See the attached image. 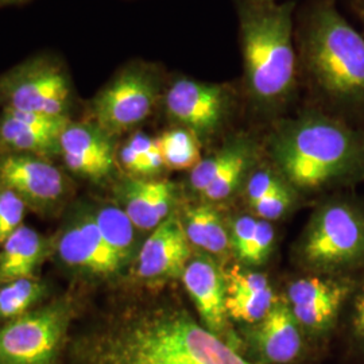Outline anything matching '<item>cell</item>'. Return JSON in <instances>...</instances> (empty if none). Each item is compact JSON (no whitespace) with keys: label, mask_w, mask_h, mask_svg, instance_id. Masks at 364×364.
I'll use <instances>...</instances> for the list:
<instances>
[{"label":"cell","mask_w":364,"mask_h":364,"mask_svg":"<svg viewBox=\"0 0 364 364\" xmlns=\"http://www.w3.org/2000/svg\"><path fill=\"white\" fill-rule=\"evenodd\" d=\"M358 287L351 275H309L287 287V304L309 344L331 338L338 318Z\"/></svg>","instance_id":"9c48e42d"},{"label":"cell","mask_w":364,"mask_h":364,"mask_svg":"<svg viewBox=\"0 0 364 364\" xmlns=\"http://www.w3.org/2000/svg\"><path fill=\"white\" fill-rule=\"evenodd\" d=\"M275 245V231L272 223L259 219L257 231L239 260L248 266H260L269 259Z\"/></svg>","instance_id":"f546056e"},{"label":"cell","mask_w":364,"mask_h":364,"mask_svg":"<svg viewBox=\"0 0 364 364\" xmlns=\"http://www.w3.org/2000/svg\"><path fill=\"white\" fill-rule=\"evenodd\" d=\"M58 254L66 264L97 275L119 272L123 264L107 246L93 215L81 216L58 240Z\"/></svg>","instance_id":"2e32d148"},{"label":"cell","mask_w":364,"mask_h":364,"mask_svg":"<svg viewBox=\"0 0 364 364\" xmlns=\"http://www.w3.org/2000/svg\"><path fill=\"white\" fill-rule=\"evenodd\" d=\"M183 287L195 304L198 321L210 333L245 353L239 332L231 326L225 309L227 284L224 272L208 255L192 257L181 275Z\"/></svg>","instance_id":"7c38bea8"},{"label":"cell","mask_w":364,"mask_h":364,"mask_svg":"<svg viewBox=\"0 0 364 364\" xmlns=\"http://www.w3.org/2000/svg\"><path fill=\"white\" fill-rule=\"evenodd\" d=\"M60 138V135L27 124L9 111H4L0 122V142L16 153L37 156L61 153Z\"/></svg>","instance_id":"ffe728a7"},{"label":"cell","mask_w":364,"mask_h":364,"mask_svg":"<svg viewBox=\"0 0 364 364\" xmlns=\"http://www.w3.org/2000/svg\"><path fill=\"white\" fill-rule=\"evenodd\" d=\"M166 115L176 127L191 131L200 144L219 135L234 115L237 92L228 82L174 76L164 92Z\"/></svg>","instance_id":"52a82bcc"},{"label":"cell","mask_w":364,"mask_h":364,"mask_svg":"<svg viewBox=\"0 0 364 364\" xmlns=\"http://www.w3.org/2000/svg\"><path fill=\"white\" fill-rule=\"evenodd\" d=\"M45 296V287L34 278H22L0 289V320H13Z\"/></svg>","instance_id":"cb8c5ba5"},{"label":"cell","mask_w":364,"mask_h":364,"mask_svg":"<svg viewBox=\"0 0 364 364\" xmlns=\"http://www.w3.org/2000/svg\"><path fill=\"white\" fill-rule=\"evenodd\" d=\"M120 208L136 230L150 231L169 219L176 198V186L166 180L130 178L119 186Z\"/></svg>","instance_id":"e0dca14e"},{"label":"cell","mask_w":364,"mask_h":364,"mask_svg":"<svg viewBox=\"0 0 364 364\" xmlns=\"http://www.w3.org/2000/svg\"><path fill=\"white\" fill-rule=\"evenodd\" d=\"M227 284V296H251L272 290L264 274L243 272L237 266L224 272Z\"/></svg>","instance_id":"f1b7e54d"},{"label":"cell","mask_w":364,"mask_h":364,"mask_svg":"<svg viewBox=\"0 0 364 364\" xmlns=\"http://www.w3.org/2000/svg\"><path fill=\"white\" fill-rule=\"evenodd\" d=\"M182 225L192 246L201 248L213 257L227 252L230 234L220 213L210 205H196L186 209Z\"/></svg>","instance_id":"d6986e66"},{"label":"cell","mask_w":364,"mask_h":364,"mask_svg":"<svg viewBox=\"0 0 364 364\" xmlns=\"http://www.w3.org/2000/svg\"><path fill=\"white\" fill-rule=\"evenodd\" d=\"M192 258V245L182 221L170 216L146 239L136 259V273L144 279L181 277Z\"/></svg>","instance_id":"9a60e30c"},{"label":"cell","mask_w":364,"mask_h":364,"mask_svg":"<svg viewBox=\"0 0 364 364\" xmlns=\"http://www.w3.org/2000/svg\"><path fill=\"white\" fill-rule=\"evenodd\" d=\"M107 246L124 266L131 259L135 245L136 227L120 207L107 205L93 215Z\"/></svg>","instance_id":"44dd1931"},{"label":"cell","mask_w":364,"mask_h":364,"mask_svg":"<svg viewBox=\"0 0 364 364\" xmlns=\"http://www.w3.org/2000/svg\"><path fill=\"white\" fill-rule=\"evenodd\" d=\"M258 221L259 219L251 215H242V216H237L232 223L231 232H230V245L237 259L242 257V254L246 251L248 245L251 243L257 231Z\"/></svg>","instance_id":"d6a6232c"},{"label":"cell","mask_w":364,"mask_h":364,"mask_svg":"<svg viewBox=\"0 0 364 364\" xmlns=\"http://www.w3.org/2000/svg\"><path fill=\"white\" fill-rule=\"evenodd\" d=\"M1 246L0 284L33 278L45 251L42 236L30 227L21 225Z\"/></svg>","instance_id":"ac0fdd59"},{"label":"cell","mask_w":364,"mask_h":364,"mask_svg":"<svg viewBox=\"0 0 364 364\" xmlns=\"http://www.w3.org/2000/svg\"><path fill=\"white\" fill-rule=\"evenodd\" d=\"M264 150L293 189L314 192L364 176L363 132L324 112L278 122Z\"/></svg>","instance_id":"7a4b0ae2"},{"label":"cell","mask_w":364,"mask_h":364,"mask_svg":"<svg viewBox=\"0 0 364 364\" xmlns=\"http://www.w3.org/2000/svg\"><path fill=\"white\" fill-rule=\"evenodd\" d=\"M296 259L317 275L346 277L364 269V208L332 198L316 209L296 245Z\"/></svg>","instance_id":"5b68a950"},{"label":"cell","mask_w":364,"mask_h":364,"mask_svg":"<svg viewBox=\"0 0 364 364\" xmlns=\"http://www.w3.org/2000/svg\"><path fill=\"white\" fill-rule=\"evenodd\" d=\"M26 203L10 189L0 192V245L23 225Z\"/></svg>","instance_id":"83f0119b"},{"label":"cell","mask_w":364,"mask_h":364,"mask_svg":"<svg viewBox=\"0 0 364 364\" xmlns=\"http://www.w3.org/2000/svg\"><path fill=\"white\" fill-rule=\"evenodd\" d=\"M0 99L15 111L65 115L70 82L63 65L36 58L11 69L0 78Z\"/></svg>","instance_id":"30bf717a"},{"label":"cell","mask_w":364,"mask_h":364,"mask_svg":"<svg viewBox=\"0 0 364 364\" xmlns=\"http://www.w3.org/2000/svg\"><path fill=\"white\" fill-rule=\"evenodd\" d=\"M239 335L245 355L263 364H299L311 348L287 299H278L259 323L242 326Z\"/></svg>","instance_id":"8fae6325"},{"label":"cell","mask_w":364,"mask_h":364,"mask_svg":"<svg viewBox=\"0 0 364 364\" xmlns=\"http://www.w3.org/2000/svg\"><path fill=\"white\" fill-rule=\"evenodd\" d=\"M258 1H277V0H258Z\"/></svg>","instance_id":"d590c367"},{"label":"cell","mask_w":364,"mask_h":364,"mask_svg":"<svg viewBox=\"0 0 364 364\" xmlns=\"http://www.w3.org/2000/svg\"><path fill=\"white\" fill-rule=\"evenodd\" d=\"M158 147L169 169H192L200 162V142L191 131L173 127L162 132L158 138Z\"/></svg>","instance_id":"603a6c76"},{"label":"cell","mask_w":364,"mask_h":364,"mask_svg":"<svg viewBox=\"0 0 364 364\" xmlns=\"http://www.w3.org/2000/svg\"><path fill=\"white\" fill-rule=\"evenodd\" d=\"M243 58L242 90L255 111L279 112L299 88L294 1L236 0Z\"/></svg>","instance_id":"3957f363"},{"label":"cell","mask_w":364,"mask_h":364,"mask_svg":"<svg viewBox=\"0 0 364 364\" xmlns=\"http://www.w3.org/2000/svg\"><path fill=\"white\" fill-rule=\"evenodd\" d=\"M243 139H245V135L232 136L213 154H210L204 159H200V162L196 165L195 168L191 169V174H189V185L192 191L203 195L208 189L209 185L219 177L221 171L225 169V166L231 162V159L237 153Z\"/></svg>","instance_id":"d4e9b609"},{"label":"cell","mask_w":364,"mask_h":364,"mask_svg":"<svg viewBox=\"0 0 364 364\" xmlns=\"http://www.w3.org/2000/svg\"><path fill=\"white\" fill-rule=\"evenodd\" d=\"M299 72L340 108L364 111V34L341 15L336 0H313L299 14Z\"/></svg>","instance_id":"277c9868"},{"label":"cell","mask_w":364,"mask_h":364,"mask_svg":"<svg viewBox=\"0 0 364 364\" xmlns=\"http://www.w3.org/2000/svg\"><path fill=\"white\" fill-rule=\"evenodd\" d=\"M68 169L93 181L105 180L115 169L114 135L96 123H69L60 138Z\"/></svg>","instance_id":"4fadbf2b"},{"label":"cell","mask_w":364,"mask_h":364,"mask_svg":"<svg viewBox=\"0 0 364 364\" xmlns=\"http://www.w3.org/2000/svg\"><path fill=\"white\" fill-rule=\"evenodd\" d=\"M278 299L273 289L251 296H227L225 309L231 321L252 326L267 316Z\"/></svg>","instance_id":"484cf974"},{"label":"cell","mask_w":364,"mask_h":364,"mask_svg":"<svg viewBox=\"0 0 364 364\" xmlns=\"http://www.w3.org/2000/svg\"><path fill=\"white\" fill-rule=\"evenodd\" d=\"M348 304L350 336L355 348L364 353V284L356 287Z\"/></svg>","instance_id":"1f68e13d"},{"label":"cell","mask_w":364,"mask_h":364,"mask_svg":"<svg viewBox=\"0 0 364 364\" xmlns=\"http://www.w3.org/2000/svg\"><path fill=\"white\" fill-rule=\"evenodd\" d=\"M0 183L25 203L42 205L57 201L65 189L60 169L30 154H10L0 161Z\"/></svg>","instance_id":"5bb4252c"},{"label":"cell","mask_w":364,"mask_h":364,"mask_svg":"<svg viewBox=\"0 0 364 364\" xmlns=\"http://www.w3.org/2000/svg\"><path fill=\"white\" fill-rule=\"evenodd\" d=\"M166 87L161 68L134 61L123 66L92 103L95 123L111 135L144 123L164 97Z\"/></svg>","instance_id":"8992f818"},{"label":"cell","mask_w":364,"mask_h":364,"mask_svg":"<svg viewBox=\"0 0 364 364\" xmlns=\"http://www.w3.org/2000/svg\"><path fill=\"white\" fill-rule=\"evenodd\" d=\"M13 1H22V0H0V3H13Z\"/></svg>","instance_id":"e575fe53"},{"label":"cell","mask_w":364,"mask_h":364,"mask_svg":"<svg viewBox=\"0 0 364 364\" xmlns=\"http://www.w3.org/2000/svg\"><path fill=\"white\" fill-rule=\"evenodd\" d=\"M293 188L287 183L282 189L275 192L273 195L260 200L251 209L255 212V215L263 220H278L282 216H285L287 210L291 208L293 204Z\"/></svg>","instance_id":"4dcf8cb0"},{"label":"cell","mask_w":364,"mask_h":364,"mask_svg":"<svg viewBox=\"0 0 364 364\" xmlns=\"http://www.w3.org/2000/svg\"><path fill=\"white\" fill-rule=\"evenodd\" d=\"M287 182L281 177V174L267 166H254L248 173L246 178V198L250 208L259 203L260 200L273 195L282 189Z\"/></svg>","instance_id":"4316f807"},{"label":"cell","mask_w":364,"mask_h":364,"mask_svg":"<svg viewBox=\"0 0 364 364\" xmlns=\"http://www.w3.org/2000/svg\"><path fill=\"white\" fill-rule=\"evenodd\" d=\"M355 11L364 27V0H355Z\"/></svg>","instance_id":"836d02e7"},{"label":"cell","mask_w":364,"mask_h":364,"mask_svg":"<svg viewBox=\"0 0 364 364\" xmlns=\"http://www.w3.org/2000/svg\"><path fill=\"white\" fill-rule=\"evenodd\" d=\"M70 364H263L210 333L181 305L134 308L75 338Z\"/></svg>","instance_id":"6da1fadb"},{"label":"cell","mask_w":364,"mask_h":364,"mask_svg":"<svg viewBox=\"0 0 364 364\" xmlns=\"http://www.w3.org/2000/svg\"><path fill=\"white\" fill-rule=\"evenodd\" d=\"M122 166L134 176L150 177L161 173L165 166L156 139L144 132H135L119 153Z\"/></svg>","instance_id":"7402d4cb"},{"label":"cell","mask_w":364,"mask_h":364,"mask_svg":"<svg viewBox=\"0 0 364 364\" xmlns=\"http://www.w3.org/2000/svg\"><path fill=\"white\" fill-rule=\"evenodd\" d=\"M72 316V306L61 301L0 326V364H57Z\"/></svg>","instance_id":"ba28073f"}]
</instances>
